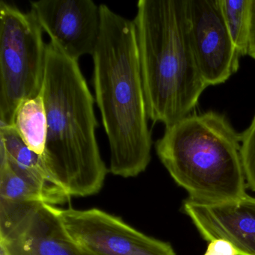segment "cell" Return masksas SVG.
Wrapping results in <instances>:
<instances>
[{
  "label": "cell",
  "instance_id": "15",
  "mask_svg": "<svg viewBox=\"0 0 255 255\" xmlns=\"http://www.w3.org/2000/svg\"><path fill=\"white\" fill-rule=\"evenodd\" d=\"M241 157L248 185L255 192V116L250 126L240 134Z\"/></svg>",
  "mask_w": 255,
  "mask_h": 255
},
{
  "label": "cell",
  "instance_id": "17",
  "mask_svg": "<svg viewBox=\"0 0 255 255\" xmlns=\"http://www.w3.org/2000/svg\"><path fill=\"white\" fill-rule=\"evenodd\" d=\"M248 55L255 59V0H252V23H251L250 40Z\"/></svg>",
  "mask_w": 255,
  "mask_h": 255
},
{
  "label": "cell",
  "instance_id": "11",
  "mask_svg": "<svg viewBox=\"0 0 255 255\" xmlns=\"http://www.w3.org/2000/svg\"><path fill=\"white\" fill-rule=\"evenodd\" d=\"M0 141L1 160L6 161L16 174L55 195L71 199L64 189L50 180L41 156L26 145L14 126L0 125Z\"/></svg>",
  "mask_w": 255,
  "mask_h": 255
},
{
  "label": "cell",
  "instance_id": "8",
  "mask_svg": "<svg viewBox=\"0 0 255 255\" xmlns=\"http://www.w3.org/2000/svg\"><path fill=\"white\" fill-rule=\"evenodd\" d=\"M191 44L207 86L225 83L240 66L237 51L227 29L220 0H187Z\"/></svg>",
  "mask_w": 255,
  "mask_h": 255
},
{
  "label": "cell",
  "instance_id": "5",
  "mask_svg": "<svg viewBox=\"0 0 255 255\" xmlns=\"http://www.w3.org/2000/svg\"><path fill=\"white\" fill-rule=\"evenodd\" d=\"M43 32L32 11L0 2V125L14 126L20 104L41 94L47 45Z\"/></svg>",
  "mask_w": 255,
  "mask_h": 255
},
{
  "label": "cell",
  "instance_id": "2",
  "mask_svg": "<svg viewBox=\"0 0 255 255\" xmlns=\"http://www.w3.org/2000/svg\"><path fill=\"white\" fill-rule=\"evenodd\" d=\"M41 95L47 120L41 156L50 180L71 197L98 193L107 168L97 141L95 100L78 61L50 42Z\"/></svg>",
  "mask_w": 255,
  "mask_h": 255
},
{
  "label": "cell",
  "instance_id": "1",
  "mask_svg": "<svg viewBox=\"0 0 255 255\" xmlns=\"http://www.w3.org/2000/svg\"><path fill=\"white\" fill-rule=\"evenodd\" d=\"M101 31L92 55L95 100L110 148V171L136 177L151 159V134L136 32L129 20L101 4Z\"/></svg>",
  "mask_w": 255,
  "mask_h": 255
},
{
  "label": "cell",
  "instance_id": "4",
  "mask_svg": "<svg viewBox=\"0 0 255 255\" xmlns=\"http://www.w3.org/2000/svg\"><path fill=\"white\" fill-rule=\"evenodd\" d=\"M156 150L191 199L221 202L246 195L240 134L224 115H190L165 128Z\"/></svg>",
  "mask_w": 255,
  "mask_h": 255
},
{
  "label": "cell",
  "instance_id": "3",
  "mask_svg": "<svg viewBox=\"0 0 255 255\" xmlns=\"http://www.w3.org/2000/svg\"><path fill=\"white\" fill-rule=\"evenodd\" d=\"M149 119L190 116L206 88L191 44L187 0H139L133 20Z\"/></svg>",
  "mask_w": 255,
  "mask_h": 255
},
{
  "label": "cell",
  "instance_id": "14",
  "mask_svg": "<svg viewBox=\"0 0 255 255\" xmlns=\"http://www.w3.org/2000/svg\"><path fill=\"white\" fill-rule=\"evenodd\" d=\"M252 5V0H220L225 25L240 56L249 52Z\"/></svg>",
  "mask_w": 255,
  "mask_h": 255
},
{
  "label": "cell",
  "instance_id": "9",
  "mask_svg": "<svg viewBox=\"0 0 255 255\" xmlns=\"http://www.w3.org/2000/svg\"><path fill=\"white\" fill-rule=\"evenodd\" d=\"M31 11L64 54L76 61L92 56L101 31L100 5L92 0H40L31 2Z\"/></svg>",
  "mask_w": 255,
  "mask_h": 255
},
{
  "label": "cell",
  "instance_id": "6",
  "mask_svg": "<svg viewBox=\"0 0 255 255\" xmlns=\"http://www.w3.org/2000/svg\"><path fill=\"white\" fill-rule=\"evenodd\" d=\"M52 208L70 238L88 255H176L169 243L99 209Z\"/></svg>",
  "mask_w": 255,
  "mask_h": 255
},
{
  "label": "cell",
  "instance_id": "13",
  "mask_svg": "<svg viewBox=\"0 0 255 255\" xmlns=\"http://www.w3.org/2000/svg\"><path fill=\"white\" fill-rule=\"evenodd\" d=\"M14 127L26 145L42 156L47 141V120L41 95L20 104L14 117Z\"/></svg>",
  "mask_w": 255,
  "mask_h": 255
},
{
  "label": "cell",
  "instance_id": "16",
  "mask_svg": "<svg viewBox=\"0 0 255 255\" xmlns=\"http://www.w3.org/2000/svg\"><path fill=\"white\" fill-rule=\"evenodd\" d=\"M204 255H238V253L225 240H215L209 243Z\"/></svg>",
  "mask_w": 255,
  "mask_h": 255
},
{
  "label": "cell",
  "instance_id": "10",
  "mask_svg": "<svg viewBox=\"0 0 255 255\" xmlns=\"http://www.w3.org/2000/svg\"><path fill=\"white\" fill-rule=\"evenodd\" d=\"M183 210L204 240H224L238 255H255L254 197L246 194L221 202H201L189 198L183 202Z\"/></svg>",
  "mask_w": 255,
  "mask_h": 255
},
{
  "label": "cell",
  "instance_id": "7",
  "mask_svg": "<svg viewBox=\"0 0 255 255\" xmlns=\"http://www.w3.org/2000/svg\"><path fill=\"white\" fill-rule=\"evenodd\" d=\"M0 248L7 255H88L44 203L0 200Z\"/></svg>",
  "mask_w": 255,
  "mask_h": 255
},
{
  "label": "cell",
  "instance_id": "12",
  "mask_svg": "<svg viewBox=\"0 0 255 255\" xmlns=\"http://www.w3.org/2000/svg\"><path fill=\"white\" fill-rule=\"evenodd\" d=\"M0 200L17 203H44L56 206L69 201L16 174L8 162L0 165Z\"/></svg>",
  "mask_w": 255,
  "mask_h": 255
}]
</instances>
